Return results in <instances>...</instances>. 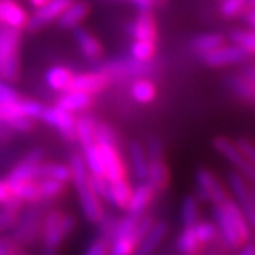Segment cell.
Masks as SVG:
<instances>
[{
    "label": "cell",
    "mask_w": 255,
    "mask_h": 255,
    "mask_svg": "<svg viewBox=\"0 0 255 255\" xmlns=\"http://www.w3.org/2000/svg\"><path fill=\"white\" fill-rule=\"evenodd\" d=\"M198 197L202 200H211L214 205H222L228 198L223 186L215 180V177L208 169H200L195 174Z\"/></svg>",
    "instance_id": "ba28073f"
},
{
    "label": "cell",
    "mask_w": 255,
    "mask_h": 255,
    "mask_svg": "<svg viewBox=\"0 0 255 255\" xmlns=\"http://www.w3.org/2000/svg\"><path fill=\"white\" fill-rule=\"evenodd\" d=\"M194 232L200 245H209L218 237V229L208 222H195L194 223Z\"/></svg>",
    "instance_id": "f35d334b"
},
{
    "label": "cell",
    "mask_w": 255,
    "mask_h": 255,
    "mask_svg": "<svg viewBox=\"0 0 255 255\" xmlns=\"http://www.w3.org/2000/svg\"><path fill=\"white\" fill-rule=\"evenodd\" d=\"M96 120L91 117H80L74 125V135L80 141L82 148L96 143Z\"/></svg>",
    "instance_id": "cb8c5ba5"
},
{
    "label": "cell",
    "mask_w": 255,
    "mask_h": 255,
    "mask_svg": "<svg viewBox=\"0 0 255 255\" xmlns=\"http://www.w3.org/2000/svg\"><path fill=\"white\" fill-rule=\"evenodd\" d=\"M83 160H85V165L91 174L105 175L103 158H102V152L97 146V143L89 144V146L83 148Z\"/></svg>",
    "instance_id": "f1b7e54d"
},
{
    "label": "cell",
    "mask_w": 255,
    "mask_h": 255,
    "mask_svg": "<svg viewBox=\"0 0 255 255\" xmlns=\"http://www.w3.org/2000/svg\"><path fill=\"white\" fill-rule=\"evenodd\" d=\"M129 195H131V186L128 185V181L125 178L109 181V194H108L106 200L111 205H114L120 209H126Z\"/></svg>",
    "instance_id": "603a6c76"
},
{
    "label": "cell",
    "mask_w": 255,
    "mask_h": 255,
    "mask_svg": "<svg viewBox=\"0 0 255 255\" xmlns=\"http://www.w3.org/2000/svg\"><path fill=\"white\" fill-rule=\"evenodd\" d=\"M88 12H89V5L86 2H76V0H72L57 17L59 25L66 29L76 28L88 15Z\"/></svg>",
    "instance_id": "2e32d148"
},
{
    "label": "cell",
    "mask_w": 255,
    "mask_h": 255,
    "mask_svg": "<svg viewBox=\"0 0 255 255\" xmlns=\"http://www.w3.org/2000/svg\"><path fill=\"white\" fill-rule=\"evenodd\" d=\"M69 171H71V181L76 188L88 185V168L85 165L83 155L74 154L69 160Z\"/></svg>",
    "instance_id": "4dcf8cb0"
},
{
    "label": "cell",
    "mask_w": 255,
    "mask_h": 255,
    "mask_svg": "<svg viewBox=\"0 0 255 255\" xmlns=\"http://www.w3.org/2000/svg\"><path fill=\"white\" fill-rule=\"evenodd\" d=\"M28 20L26 12L12 0H0V23L8 28L22 29Z\"/></svg>",
    "instance_id": "4fadbf2b"
},
{
    "label": "cell",
    "mask_w": 255,
    "mask_h": 255,
    "mask_svg": "<svg viewBox=\"0 0 255 255\" xmlns=\"http://www.w3.org/2000/svg\"><path fill=\"white\" fill-rule=\"evenodd\" d=\"M229 185L232 192L237 197V205L240 206L242 212L245 214L248 223L254 228L255 225V206H254V194L252 189L248 186V183L245 181V177H242L239 172H229L228 175Z\"/></svg>",
    "instance_id": "3957f363"
},
{
    "label": "cell",
    "mask_w": 255,
    "mask_h": 255,
    "mask_svg": "<svg viewBox=\"0 0 255 255\" xmlns=\"http://www.w3.org/2000/svg\"><path fill=\"white\" fill-rule=\"evenodd\" d=\"M14 220H15V212L2 208V211H0V231L9 228L14 223Z\"/></svg>",
    "instance_id": "681fc988"
},
{
    "label": "cell",
    "mask_w": 255,
    "mask_h": 255,
    "mask_svg": "<svg viewBox=\"0 0 255 255\" xmlns=\"http://www.w3.org/2000/svg\"><path fill=\"white\" fill-rule=\"evenodd\" d=\"M129 155H131L134 175L140 181H146V175H148V157H146V152H144V149H143V146H141L140 143H132L131 144Z\"/></svg>",
    "instance_id": "4316f807"
},
{
    "label": "cell",
    "mask_w": 255,
    "mask_h": 255,
    "mask_svg": "<svg viewBox=\"0 0 255 255\" xmlns=\"http://www.w3.org/2000/svg\"><path fill=\"white\" fill-rule=\"evenodd\" d=\"M46 2H48V0H29V3H31L35 9L40 8V6H43Z\"/></svg>",
    "instance_id": "6f0895ef"
},
{
    "label": "cell",
    "mask_w": 255,
    "mask_h": 255,
    "mask_svg": "<svg viewBox=\"0 0 255 255\" xmlns=\"http://www.w3.org/2000/svg\"><path fill=\"white\" fill-rule=\"evenodd\" d=\"M249 57V54L240 48L239 45H231L226 46L225 43L222 46H218L206 54H203L205 63L214 68L225 66V65H232V63H240Z\"/></svg>",
    "instance_id": "52a82bcc"
},
{
    "label": "cell",
    "mask_w": 255,
    "mask_h": 255,
    "mask_svg": "<svg viewBox=\"0 0 255 255\" xmlns=\"http://www.w3.org/2000/svg\"><path fill=\"white\" fill-rule=\"evenodd\" d=\"M146 152V157H148V161L149 160H158L163 157V146L158 138H151L149 144H148V151Z\"/></svg>",
    "instance_id": "7dc6e473"
},
{
    "label": "cell",
    "mask_w": 255,
    "mask_h": 255,
    "mask_svg": "<svg viewBox=\"0 0 255 255\" xmlns=\"http://www.w3.org/2000/svg\"><path fill=\"white\" fill-rule=\"evenodd\" d=\"M246 9V22L251 29L255 26V8H245Z\"/></svg>",
    "instance_id": "f5cc1de1"
},
{
    "label": "cell",
    "mask_w": 255,
    "mask_h": 255,
    "mask_svg": "<svg viewBox=\"0 0 255 255\" xmlns=\"http://www.w3.org/2000/svg\"><path fill=\"white\" fill-rule=\"evenodd\" d=\"M72 77V72L65 68V66H52L46 71L45 80L48 83V86L54 91H66L69 80Z\"/></svg>",
    "instance_id": "484cf974"
},
{
    "label": "cell",
    "mask_w": 255,
    "mask_h": 255,
    "mask_svg": "<svg viewBox=\"0 0 255 255\" xmlns=\"http://www.w3.org/2000/svg\"><path fill=\"white\" fill-rule=\"evenodd\" d=\"M17 99H20L19 94H17L11 86L5 85L2 80H0V103L14 102V100H17Z\"/></svg>",
    "instance_id": "c3c4849f"
},
{
    "label": "cell",
    "mask_w": 255,
    "mask_h": 255,
    "mask_svg": "<svg viewBox=\"0 0 255 255\" xmlns=\"http://www.w3.org/2000/svg\"><path fill=\"white\" fill-rule=\"evenodd\" d=\"M93 103V96L82 93V91H63V96L57 100V106L63 108L69 113L74 111H82V109H86L88 106H91Z\"/></svg>",
    "instance_id": "d6986e66"
},
{
    "label": "cell",
    "mask_w": 255,
    "mask_h": 255,
    "mask_svg": "<svg viewBox=\"0 0 255 255\" xmlns=\"http://www.w3.org/2000/svg\"><path fill=\"white\" fill-rule=\"evenodd\" d=\"M97 146L102 152L103 158V166H105V177L109 181H116L120 178H125V166L123 161L116 149V144H105V143H97Z\"/></svg>",
    "instance_id": "8fae6325"
},
{
    "label": "cell",
    "mask_w": 255,
    "mask_h": 255,
    "mask_svg": "<svg viewBox=\"0 0 255 255\" xmlns=\"http://www.w3.org/2000/svg\"><path fill=\"white\" fill-rule=\"evenodd\" d=\"M74 217L65 215L59 211H52L45 218V239L43 251L46 254H56L65 237L74 228Z\"/></svg>",
    "instance_id": "7a4b0ae2"
},
{
    "label": "cell",
    "mask_w": 255,
    "mask_h": 255,
    "mask_svg": "<svg viewBox=\"0 0 255 255\" xmlns=\"http://www.w3.org/2000/svg\"><path fill=\"white\" fill-rule=\"evenodd\" d=\"M152 195H154V189L149 183H141L135 189H131V195L126 205L128 212L141 214L152 200Z\"/></svg>",
    "instance_id": "ac0fdd59"
},
{
    "label": "cell",
    "mask_w": 255,
    "mask_h": 255,
    "mask_svg": "<svg viewBox=\"0 0 255 255\" xmlns=\"http://www.w3.org/2000/svg\"><path fill=\"white\" fill-rule=\"evenodd\" d=\"M6 181V180H5ZM9 194L20 198L22 202H39L42 198L39 192V186L35 180L29 181H6Z\"/></svg>",
    "instance_id": "44dd1931"
},
{
    "label": "cell",
    "mask_w": 255,
    "mask_h": 255,
    "mask_svg": "<svg viewBox=\"0 0 255 255\" xmlns=\"http://www.w3.org/2000/svg\"><path fill=\"white\" fill-rule=\"evenodd\" d=\"M9 189H8V185L5 180H0V203H3L5 200L9 197Z\"/></svg>",
    "instance_id": "816d5d0a"
},
{
    "label": "cell",
    "mask_w": 255,
    "mask_h": 255,
    "mask_svg": "<svg viewBox=\"0 0 255 255\" xmlns=\"http://www.w3.org/2000/svg\"><path fill=\"white\" fill-rule=\"evenodd\" d=\"M72 2V0H48V2L35 9V12L26 20V28L29 31H37L42 26L51 23L56 20L57 17L62 14V11Z\"/></svg>",
    "instance_id": "5b68a950"
},
{
    "label": "cell",
    "mask_w": 255,
    "mask_h": 255,
    "mask_svg": "<svg viewBox=\"0 0 255 255\" xmlns=\"http://www.w3.org/2000/svg\"><path fill=\"white\" fill-rule=\"evenodd\" d=\"M54 178L62 183H68L71 180V171L66 165H59V163H39L37 171H35V180L39 178Z\"/></svg>",
    "instance_id": "d4e9b609"
},
{
    "label": "cell",
    "mask_w": 255,
    "mask_h": 255,
    "mask_svg": "<svg viewBox=\"0 0 255 255\" xmlns=\"http://www.w3.org/2000/svg\"><path fill=\"white\" fill-rule=\"evenodd\" d=\"M88 185L99 198H108L109 194V180L105 175H88Z\"/></svg>",
    "instance_id": "60d3db41"
},
{
    "label": "cell",
    "mask_w": 255,
    "mask_h": 255,
    "mask_svg": "<svg viewBox=\"0 0 255 255\" xmlns=\"http://www.w3.org/2000/svg\"><path fill=\"white\" fill-rule=\"evenodd\" d=\"M79 192V200H80V206L85 214V217L89 222H100L103 218V208L100 205V198L93 192V189L89 188V185H83L76 188Z\"/></svg>",
    "instance_id": "7c38bea8"
},
{
    "label": "cell",
    "mask_w": 255,
    "mask_h": 255,
    "mask_svg": "<svg viewBox=\"0 0 255 255\" xmlns=\"http://www.w3.org/2000/svg\"><path fill=\"white\" fill-rule=\"evenodd\" d=\"M214 218L218 225V231H220L223 243L228 248L237 249L245 243L242 235L239 234V231H237V228L234 226L232 220L229 218L226 209L223 208V205H214Z\"/></svg>",
    "instance_id": "9c48e42d"
},
{
    "label": "cell",
    "mask_w": 255,
    "mask_h": 255,
    "mask_svg": "<svg viewBox=\"0 0 255 255\" xmlns=\"http://www.w3.org/2000/svg\"><path fill=\"white\" fill-rule=\"evenodd\" d=\"M235 146L239 148V151L245 155L246 160H249L251 163H254L255 160V151H254V144L249 138H239L235 141Z\"/></svg>",
    "instance_id": "f6af8a7d"
},
{
    "label": "cell",
    "mask_w": 255,
    "mask_h": 255,
    "mask_svg": "<svg viewBox=\"0 0 255 255\" xmlns=\"http://www.w3.org/2000/svg\"><path fill=\"white\" fill-rule=\"evenodd\" d=\"M243 246V245H242ZM255 254V248H254V243L251 240L246 242V246H243L240 249V255H254Z\"/></svg>",
    "instance_id": "11a10c76"
},
{
    "label": "cell",
    "mask_w": 255,
    "mask_h": 255,
    "mask_svg": "<svg viewBox=\"0 0 255 255\" xmlns=\"http://www.w3.org/2000/svg\"><path fill=\"white\" fill-rule=\"evenodd\" d=\"M225 43V39L220 34H205V35H198L192 40V48L200 52V54H206L218 46H222Z\"/></svg>",
    "instance_id": "d6a6232c"
},
{
    "label": "cell",
    "mask_w": 255,
    "mask_h": 255,
    "mask_svg": "<svg viewBox=\"0 0 255 255\" xmlns=\"http://www.w3.org/2000/svg\"><path fill=\"white\" fill-rule=\"evenodd\" d=\"M109 83V77L105 72H91V74H79V76H72L68 85L66 91H82L86 94H97L103 88H106Z\"/></svg>",
    "instance_id": "30bf717a"
},
{
    "label": "cell",
    "mask_w": 255,
    "mask_h": 255,
    "mask_svg": "<svg viewBox=\"0 0 255 255\" xmlns=\"http://www.w3.org/2000/svg\"><path fill=\"white\" fill-rule=\"evenodd\" d=\"M245 8H246L245 0H223L220 11L225 17H234L242 14Z\"/></svg>",
    "instance_id": "7bdbcfd3"
},
{
    "label": "cell",
    "mask_w": 255,
    "mask_h": 255,
    "mask_svg": "<svg viewBox=\"0 0 255 255\" xmlns=\"http://www.w3.org/2000/svg\"><path fill=\"white\" fill-rule=\"evenodd\" d=\"M214 148L220 154H223L232 165L243 174V177L248 178V181L252 183L255 180L254 163H251L249 160L245 158V155L239 151V148L235 146V143H232L226 137H217V138H214Z\"/></svg>",
    "instance_id": "277c9868"
},
{
    "label": "cell",
    "mask_w": 255,
    "mask_h": 255,
    "mask_svg": "<svg viewBox=\"0 0 255 255\" xmlns=\"http://www.w3.org/2000/svg\"><path fill=\"white\" fill-rule=\"evenodd\" d=\"M231 39L234 42V45H239L240 48H243L249 56L255 52V34L254 31L249 29H234L231 32Z\"/></svg>",
    "instance_id": "836d02e7"
},
{
    "label": "cell",
    "mask_w": 255,
    "mask_h": 255,
    "mask_svg": "<svg viewBox=\"0 0 255 255\" xmlns=\"http://www.w3.org/2000/svg\"><path fill=\"white\" fill-rule=\"evenodd\" d=\"M3 125H6L9 129H14L17 132H28L32 129V119L19 116V117H15V119L9 120L8 123H3Z\"/></svg>",
    "instance_id": "ee69618b"
},
{
    "label": "cell",
    "mask_w": 255,
    "mask_h": 255,
    "mask_svg": "<svg viewBox=\"0 0 255 255\" xmlns=\"http://www.w3.org/2000/svg\"><path fill=\"white\" fill-rule=\"evenodd\" d=\"M232 85L237 89V93L242 96L243 100L254 103L255 96V77H254V66L249 65L248 68V76H237L232 77Z\"/></svg>",
    "instance_id": "83f0119b"
},
{
    "label": "cell",
    "mask_w": 255,
    "mask_h": 255,
    "mask_svg": "<svg viewBox=\"0 0 255 255\" xmlns=\"http://www.w3.org/2000/svg\"><path fill=\"white\" fill-rule=\"evenodd\" d=\"M25 161H29V163H34V165H39V163H42V160H43V151L42 149H31L26 155H25V158H23Z\"/></svg>",
    "instance_id": "f907efd6"
},
{
    "label": "cell",
    "mask_w": 255,
    "mask_h": 255,
    "mask_svg": "<svg viewBox=\"0 0 255 255\" xmlns=\"http://www.w3.org/2000/svg\"><path fill=\"white\" fill-rule=\"evenodd\" d=\"M181 220L185 226H192L195 222H198V205L197 198L192 195H186L181 203Z\"/></svg>",
    "instance_id": "8d00e7d4"
},
{
    "label": "cell",
    "mask_w": 255,
    "mask_h": 255,
    "mask_svg": "<svg viewBox=\"0 0 255 255\" xmlns=\"http://www.w3.org/2000/svg\"><path fill=\"white\" fill-rule=\"evenodd\" d=\"M117 137L116 132L105 123H96V143L116 144Z\"/></svg>",
    "instance_id": "b9f144b4"
},
{
    "label": "cell",
    "mask_w": 255,
    "mask_h": 255,
    "mask_svg": "<svg viewBox=\"0 0 255 255\" xmlns=\"http://www.w3.org/2000/svg\"><path fill=\"white\" fill-rule=\"evenodd\" d=\"M200 245L195 232H194V225L192 226H185V231L180 234V237L177 239V251L180 254H185V255H192L195 252H198Z\"/></svg>",
    "instance_id": "f546056e"
},
{
    "label": "cell",
    "mask_w": 255,
    "mask_h": 255,
    "mask_svg": "<svg viewBox=\"0 0 255 255\" xmlns=\"http://www.w3.org/2000/svg\"><path fill=\"white\" fill-rule=\"evenodd\" d=\"M146 181L152 186L154 191H161V189L166 188L168 181H169V172H168L165 161H163L161 158L148 161Z\"/></svg>",
    "instance_id": "7402d4cb"
},
{
    "label": "cell",
    "mask_w": 255,
    "mask_h": 255,
    "mask_svg": "<svg viewBox=\"0 0 255 255\" xmlns=\"http://www.w3.org/2000/svg\"><path fill=\"white\" fill-rule=\"evenodd\" d=\"M168 232V226L166 223L163 222H158V223H154L151 226V229L146 232V235L143 237V239L137 243L134 252L138 254V255H148V254H152L157 246L163 242L165 239V235Z\"/></svg>",
    "instance_id": "5bb4252c"
},
{
    "label": "cell",
    "mask_w": 255,
    "mask_h": 255,
    "mask_svg": "<svg viewBox=\"0 0 255 255\" xmlns=\"http://www.w3.org/2000/svg\"><path fill=\"white\" fill-rule=\"evenodd\" d=\"M20 40V29H0V77L6 82H15L19 77V59L17 46Z\"/></svg>",
    "instance_id": "6da1fadb"
},
{
    "label": "cell",
    "mask_w": 255,
    "mask_h": 255,
    "mask_svg": "<svg viewBox=\"0 0 255 255\" xmlns=\"http://www.w3.org/2000/svg\"><path fill=\"white\" fill-rule=\"evenodd\" d=\"M132 99L138 103H149L155 99V86L151 80L140 79L131 88Z\"/></svg>",
    "instance_id": "1f68e13d"
},
{
    "label": "cell",
    "mask_w": 255,
    "mask_h": 255,
    "mask_svg": "<svg viewBox=\"0 0 255 255\" xmlns=\"http://www.w3.org/2000/svg\"><path fill=\"white\" fill-rule=\"evenodd\" d=\"M129 34L135 40H149L155 42L157 31H155V23L149 11H141V14L129 25Z\"/></svg>",
    "instance_id": "9a60e30c"
},
{
    "label": "cell",
    "mask_w": 255,
    "mask_h": 255,
    "mask_svg": "<svg viewBox=\"0 0 255 255\" xmlns=\"http://www.w3.org/2000/svg\"><path fill=\"white\" fill-rule=\"evenodd\" d=\"M108 252H109V243L105 239H99L93 242L86 249V255H105Z\"/></svg>",
    "instance_id": "bcb514c9"
},
{
    "label": "cell",
    "mask_w": 255,
    "mask_h": 255,
    "mask_svg": "<svg viewBox=\"0 0 255 255\" xmlns=\"http://www.w3.org/2000/svg\"><path fill=\"white\" fill-rule=\"evenodd\" d=\"M132 2H134V3L137 5V8L141 9V11H149L151 6L154 5V3H152V0H132Z\"/></svg>",
    "instance_id": "db71d44e"
},
{
    "label": "cell",
    "mask_w": 255,
    "mask_h": 255,
    "mask_svg": "<svg viewBox=\"0 0 255 255\" xmlns=\"http://www.w3.org/2000/svg\"><path fill=\"white\" fill-rule=\"evenodd\" d=\"M35 181H37L39 192H40L42 198H54V197L60 195L62 191H63V186H65V183H62V181L49 178V177L39 178Z\"/></svg>",
    "instance_id": "74e56055"
},
{
    "label": "cell",
    "mask_w": 255,
    "mask_h": 255,
    "mask_svg": "<svg viewBox=\"0 0 255 255\" xmlns=\"http://www.w3.org/2000/svg\"><path fill=\"white\" fill-rule=\"evenodd\" d=\"M17 108H19V113L23 117L28 119H40V114L43 111V105L35 102V100H17Z\"/></svg>",
    "instance_id": "ab89813d"
},
{
    "label": "cell",
    "mask_w": 255,
    "mask_h": 255,
    "mask_svg": "<svg viewBox=\"0 0 255 255\" xmlns=\"http://www.w3.org/2000/svg\"><path fill=\"white\" fill-rule=\"evenodd\" d=\"M12 252V248L8 242H0V254H9Z\"/></svg>",
    "instance_id": "9f6ffc18"
},
{
    "label": "cell",
    "mask_w": 255,
    "mask_h": 255,
    "mask_svg": "<svg viewBox=\"0 0 255 255\" xmlns=\"http://www.w3.org/2000/svg\"><path fill=\"white\" fill-rule=\"evenodd\" d=\"M222 205L226 209V212H228L229 218L232 220L234 226L237 228V231H239V234L242 235L243 242L246 243L248 240H251V237H252V226L248 223L245 214L242 212V209H240L239 205H237V202H234V200H231L228 197Z\"/></svg>",
    "instance_id": "e0dca14e"
},
{
    "label": "cell",
    "mask_w": 255,
    "mask_h": 255,
    "mask_svg": "<svg viewBox=\"0 0 255 255\" xmlns=\"http://www.w3.org/2000/svg\"><path fill=\"white\" fill-rule=\"evenodd\" d=\"M76 40L83 52V56L89 60H99L103 54V49H102V45L100 42L93 37L86 29L83 28H77L76 26Z\"/></svg>",
    "instance_id": "ffe728a7"
},
{
    "label": "cell",
    "mask_w": 255,
    "mask_h": 255,
    "mask_svg": "<svg viewBox=\"0 0 255 255\" xmlns=\"http://www.w3.org/2000/svg\"><path fill=\"white\" fill-rule=\"evenodd\" d=\"M40 119L57 128V129L62 132V135H65L66 138H74V125H76V119L72 116V113L66 111L63 108H59V106H45L43 111L40 114Z\"/></svg>",
    "instance_id": "8992f818"
},
{
    "label": "cell",
    "mask_w": 255,
    "mask_h": 255,
    "mask_svg": "<svg viewBox=\"0 0 255 255\" xmlns=\"http://www.w3.org/2000/svg\"><path fill=\"white\" fill-rule=\"evenodd\" d=\"M155 52V42L149 40H135L131 45V56L135 60L140 62H148L154 57Z\"/></svg>",
    "instance_id": "d590c367"
},
{
    "label": "cell",
    "mask_w": 255,
    "mask_h": 255,
    "mask_svg": "<svg viewBox=\"0 0 255 255\" xmlns=\"http://www.w3.org/2000/svg\"><path fill=\"white\" fill-rule=\"evenodd\" d=\"M35 171H37V165L34 163L22 160L8 175L6 181H29L35 180Z\"/></svg>",
    "instance_id": "e575fe53"
}]
</instances>
